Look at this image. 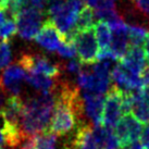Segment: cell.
<instances>
[{
  "label": "cell",
  "mask_w": 149,
  "mask_h": 149,
  "mask_svg": "<svg viewBox=\"0 0 149 149\" xmlns=\"http://www.w3.org/2000/svg\"><path fill=\"white\" fill-rule=\"evenodd\" d=\"M12 62V48L10 40H3L0 44V70L8 68Z\"/></svg>",
  "instance_id": "obj_18"
},
{
  "label": "cell",
  "mask_w": 149,
  "mask_h": 149,
  "mask_svg": "<svg viewBox=\"0 0 149 149\" xmlns=\"http://www.w3.org/2000/svg\"><path fill=\"white\" fill-rule=\"evenodd\" d=\"M94 31H95L97 42L100 47L99 51H106L110 49L112 34L109 24L104 21H98L94 25Z\"/></svg>",
  "instance_id": "obj_14"
},
{
  "label": "cell",
  "mask_w": 149,
  "mask_h": 149,
  "mask_svg": "<svg viewBox=\"0 0 149 149\" xmlns=\"http://www.w3.org/2000/svg\"><path fill=\"white\" fill-rule=\"evenodd\" d=\"M0 149H3V148H2V147H1V148H0Z\"/></svg>",
  "instance_id": "obj_35"
},
{
  "label": "cell",
  "mask_w": 149,
  "mask_h": 149,
  "mask_svg": "<svg viewBox=\"0 0 149 149\" xmlns=\"http://www.w3.org/2000/svg\"><path fill=\"white\" fill-rule=\"evenodd\" d=\"M15 34H17V27L15 20L13 19L6 20V22L0 26V37L3 40H10Z\"/></svg>",
  "instance_id": "obj_19"
},
{
  "label": "cell",
  "mask_w": 149,
  "mask_h": 149,
  "mask_svg": "<svg viewBox=\"0 0 149 149\" xmlns=\"http://www.w3.org/2000/svg\"><path fill=\"white\" fill-rule=\"evenodd\" d=\"M56 106V91L40 93L24 102L21 118V132L26 138L49 131Z\"/></svg>",
  "instance_id": "obj_1"
},
{
  "label": "cell",
  "mask_w": 149,
  "mask_h": 149,
  "mask_svg": "<svg viewBox=\"0 0 149 149\" xmlns=\"http://www.w3.org/2000/svg\"><path fill=\"white\" fill-rule=\"evenodd\" d=\"M133 104L131 113L141 123H149V95L145 87L141 91H133Z\"/></svg>",
  "instance_id": "obj_12"
},
{
  "label": "cell",
  "mask_w": 149,
  "mask_h": 149,
  "mask_svg": "<svg viewBox=\"0 0 149 149\" xmlns=\"http://www.w3.org/2000/svg\"><path fill=\"white\" fill-rule=\"evenodd\" d=\"M73 45L76 50L77 58L82 64H95L97 62L99 48L94 27L84 31H76L73 38Z\"/></svg>",
  "instance_id": "obj_2"
},
{
  "label": "cell",
  "mask_w": 149,
  "mask_h": 149,
  "mask_svg": "<svg viewBox=\"0 0 149 149\" xmlns=\"http://www.w3.org/2000/svg\"><path fill=\"white\" fill-rule=\"evenodd\" d=\"M119 63L122 64L131 73L141 76V72L147 63L145 51L141 47H130L124 58L120 60Z\"/></svg>",
  "instance_id": "obj_11"
},
{
  "label": "cell",
  "mask_w": 149,
  "mask_h": 149,
  "mask_svg": "<svg viewBox=\"0 0 149 149\" xmlns=\"http://www.w3.org/2000/svg\"><path fill=\"white\" fill-rule=\"evenodd\" d=\"M123 116V91L113 85L106 96L101 125L108 128L116 127Z\"/></svg>",
  "instance_id": "obj_4"
},
{
  "label": "cell",
  "mask_w": 149,
  "mask_h": 149,
  "mask_svg": "<svg viewBox=\"0 0 149 149\" xmlns=\"http://www.w3.org/2000/svg\"><path fill=\"white\" fill-rule=\"evenodd\" d=\"M58 54L60 57L64 59H74V57L76 56V50L73 42H68L63 40L61 46L59 47Z\"/></svg>",
  "instance_id": "obj_20"
},
{
  "label": "cell",
  "mask_w": 149,
  "mask_h": 149,
  "mask_svg": "<svg viewBox=\"0 0 149 149\" xmlns=\"http://www.w3.org/2000/svg\"><path fill=\"white\" fill-rule=\"evenodd\" d=\"M6 91H4L3 87H0V114H1V112L3 110L4 106L7 104V96H6Z\"/></svg>",
  "instance_id": "obj_26"
},
{
  "label": "cell",
  "mask_w": 149,
  "mask_h": 149,
  "mask_svg": "<svg viewBox=\"0 0 149 149\" xmlns=\"http://www.w3.org/2000/svg\"><path fill=\"white\" fill-rule=\"evenodd\" d=\"M121 149H144V147H143V145L139 141H136V143L130 144V145L125 146V147H122Z\"/></svg>",
  "instance_id": "obj_27"
},
{
  "label": "cell",
  "mask_w": 149,
  "mask_h": 149,
  "mask_svg": "<svg viewBox=\"0 0 149 149\" xmlns=\"http://www.w3.org/2000/svg\"><path fill=\"white\" fill-rule=\"evenodd\" d=\"M132 1H133V2H134V1H135V0H132Z\"/></svg>",
  "instance_id": "obj_34"
},
{
  "label": "cell",
  "mask_w": 149,
  "mask_h": 149,
  "mask_svg": "<svg viewBox=\"0 0 149 149\" xmlns=\"http://www.w3.org/2000/svg\"><path fill=\"white\" fill-rule=\"evenodd\" d=\"M134 3L144 15L149 17V0H135Z\"/></svg>",
  "instance_id": "obj_23"
},
{
  "label": "cell",
  "mask_w": 149,
  "mask_h": 149,
  "mask_svg": "<svg viewBox=\"0 0 149 149\" xmlns=\"http://www.w3.org/2000/svg\"><path fill=\"white\" fill-rule=\"evenodd\" d=\"M82 99H83L84 116L91 121V123L94 126L101 125L102 111H104L106 97L104 95L83 93Z\"/></svg>",
  "instance_id": "obj_10"
},
{
  "label": "cell",
  "mask_w": 149,
  "mask_h": 149,
  "mask_svg": "<svg viewBox=\"0 0 149 149\" xmlns=\"http://www.w3.org/2000/svg\"><path fill=\"white\" fill-rule=\"evenodd\" d=\"M19 64L26 71V73H36L48 76L50 79H58L62 72V66L52 63L49 59L42 54H23Z\"/></svg>",
  "instance_id": "obj_5"
},
{
  "label": "cell",
  "mask_w": 149,
  "mask_h": 149,
  "mask_svg": "<svg viewBox=\"0 0 149 149\" xmlns=\"http://www.w3.org/2000/svg\"><path fill=\"white\" fill-rule=\"evenodd\" d=\"M26 79V71L20 64L6 68L1 75L2 87L10 96H19L22 91V82Z\"/></svg>",
  "instance_id": "obj_9"
},
{
  "label": "cell",
  "mask_w": 149,
  "mask_h": 149,
  "mask_svg": "<svg viewBox=\"0 0 149 149\" xmlns=\"http://www.w3.org/2000/svg\"><path fill=\"white\" fill-rule=\"evenodd\" d=\"M0 87H2V79H1V75H0Z\"/></svg>",
  "instance_id": "obj_32"
},
{
  "label": "cell",
  "mask_w": 149,
  "mask_h": 149,
  "mask_svg": "<svg viewBox=\"0 0 149 149\" xmlns=\"http://www.w3.org/2000/svg\"><path fill=\"white\" fill-rule=\"evenodd\" d=\"M34 40L45 50L54 52L58 51L59 47L63 42V36L56 27V25L50 20H47L42 25Z\"/></svg>",
  "instance_id": "obj_8"
},
{
  "label": "cell",
  "mask_w": 149,
  "mask_h": 149,
  "mask_svg": "<svg viewBox=\"0 0 149 149\" xmlns=\"http://www.w3.org/2000/svg\"><path fill=\"white\" fill-rule=\"evenodd\" d=\"M4 143H6V141H4V136H3V134H2V131L0 130V148L2 147V145H3Z\"/></svg>",
  "instance_id": "obj_31"
},
{
  "label": "cell",
  "mask_w": 149,
  "mask_h": 149,
  "mask_svg": "<svg viewBox=\"0 0 149 149\" xmlns=\"http://www.w3.org/2000/svg\"><path fill=\"white\" fill-rule=\"evenodd\" d=\"M44 21V12L31 7H23L15 17L19 36L25 40L36 37Z\"/></svg>",
  "instance_id": "obj_3"
},
{
  "label": "cell",
  "mask_w": 149,
  "mask_h": 149,
  "mask_svg": "<svg viewBox=\"0 0 149 149\" xmlns=\"http://www.w3.org/2000/svg\"><path fill=\"white\" fill-rule=\"evenodd\" d=\"M47 6H48V0H25L24 2V7H31L42 12Z\"/></svg>",
  "instance_id": "obj_22"
},
{
  "label": "cell",
  "mask_w": 149,
  "mask_h": 149,
  "mask_svg": "<svg viewBox=\"0 0 149 149\" xmlns=\"http://www.w3.org/2000/svg\"><path fill=\"white\" fill-rule=\"evenodd\" d=\"M149 31L141 25H130L128 26V40L130 47H141L148 36Z\"/></svg>",
  "instance_id": "obj_16"
},
{
  "label": "cell",
  "mask_w": 149,
  "mask_h": 149,
  "mask_svg": "<svg viewBox=\"0 0 149 149\" xmlns=\"http://www.w3.org/2000/svg\"><path fill=\"white\" fill-rule=\"evenodd\" d=\"M141 77L143 79V83L145 85V87H149V61H147L144 70L141 72Z\"/></svg>",
  "instance_id": "obj_25"
},
{
  "label": "cell",
  "mask_w": 149,
  "mask_h": 149,
  "mask_svg": "<svg viewBox=\"0 0 149 149\" xmlns=\"http://www.w3.org/2000/svg\"><path fill=\"white\" fill-rule=\"evenodd\" d=\"M6 17H7V15H6L4 11L0 9V26H1V25H2L4 22H6V20H7V19H6Z\"/></svg>",
  "instance_id": "obj_30"
},
{
  "label": "cell",
  "mask_w": 149,
  "mask_h": 149,
  "mask_svg": "<svg viewBox=\"0 0 149 149\" xmlns=\"http://www.w3.org/2000/svg\"><path fill=\"white\" fill-rule=\"evenodd\" d=\"M95 12L93 11L91 7L85 6L82 11L79 12V17L76 20V24H75V29L76 31H84V29H88L94 27V20H95Z\"/></svg>",
  "instance_id": "obj_17"
},
{
  "label": "cell",
  "mask_w": 149,
  "mask_h": 149,
  "mask_svg": "<svg viewBox=\"0 0 149 149\" xmlns=\"http://www.w3.org/2000/svg\"><path fill=\"white\" fill-rule=\"evenodd\" d=\"M82 63L79 60L77 59H71L70 61H68L64 65V70H66L69 73H72V74H79L81 71L83 70L82 69Z\"/></svg>",
  "instance_id": "obj_21"
},
{
  "label": "cell",
  "mask_w": 149,
  "mask_h": 149,
  "mask_svg": "<svg viewBox=\"0 0 149 149\" xmlns=\"http://www.w3.org/2000/svg\"><path fill=\"white\" fill-rule=\"evenodd\" d=\"M141 144L146 149H149V123L143 127V132L141 135Z\"/></svg>",
  "instance_id": "obj_24"
},
{
  "label": "cell",
  "mask_w": 149,
  "mask_h": 149,
  "mask_svg": "<svg viewBox=\"0 0 149 149\" xmlns=\"http://www.w3.org/2000/svg\"><path fill=\"white\" fill-rule=\"evenodd\" d=\"M3 42V39H2V38L0 37V44H1V42Z\"/></svg>",
  "instance_id": "obj_33"
},
{
  "label": "cell",
  "mask_w": 149,
  "mask_h": 149,
  "mask_svg": "<svg viewBox=\"0 0 149 149\" xmlns=\"http://www.w3.org/2000/svg\"><path fill=\"white\" fill-rule=\"evenodd\" d=\"M109 26L112 32L110 50L116 61H120L124 58V56L130 48L128 26L123 22V20L109 24Z\"/></svg>",
  "instance_id": "obj_7"
},
{
  "label": "cell",
  "mask_w": 149,
  "mask_h": 149,
  "mask_svg": "<svg viewBox=\"0 0 149 149\" xmlns=\"http://www.w3.org/2000/svg\"><path fill=\"white\" fill-rule=\"evenodd\" d=\"M33 149H58V135L50 131L34 135Z\"/></svg>",
  "instance_id": "obj_15"
},
{
  "label": "cell",
  "mask_w": 149,
  "mask_h": 149,
  "mask_svg": "<svg viewBox=\"0 0 149 149\" xmlns=\"http://www.w3.org/2000/svg\"><path fill=\"white\" fill-rule=\"evenodd\" d=\"M83 2L86 4L87 7H91V9H95V7L97 6L98 0H83Z\"/></svg>",
  "instance_id": "obj_29"
},
{
  "label": "cell",
  "mask_w": 149,
  "mask_h": 149,
  "mask_svg": "<svg viewBox=\"0 0 149 149\" xmlns=\"http://www.w3.org/2000/svg\"><path fill=\"white\" fill-rule=\"evenodd\" d=\"M144 51H145L147 61H149V34L148 36H147V38H146L145 42H144Z\"/></svg>",
  "instance_id": "obj_28"
},
{
  "label": "cell",
  "mask_w": 149,
  "mask_h": 149,
  "mask_svg": "<svg viewBox=\"0 0 149 149\" xmlns=\"http://www.w3.org/2000/svg\"><path fill=\"white\" fill-rule=\"evenodd\" d=\"M29 86H32L34 89L40 91V93H52L56 91L58 82H56L54 79H50L48 76L36 73H26V79Z\"/></svg>",
  "instance_id": "obj_13"
},
{
  "label": "cell",
  "mask_w": 149,
  "mask_h": 149,
  "mask_svg": "<svg viewBox=\"0 0 149 149\" xmlns=\"http://www.w3.org/2000/svg\"><path fill=\"white\" fill-rule=\"evenodd\" d=\"M141 123L132 113L124 114L114 127V134L121 148L138 141V139H141Z\"/></svg>",
  "instance_id": "obj_6"
}]
</instances>
